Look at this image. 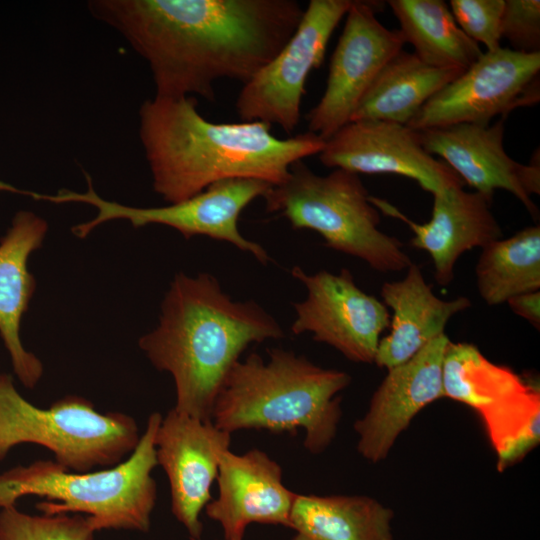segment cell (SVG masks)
<instances>
[{
	"label": "cell",
	"mask_w": 540,
	"mask_h": 540,
	"mask_svg": "<svg viewBox=\"0 0 540 540\" xmlns=\"http://www.w3.org/2000/svg\"><path fill=\"white\" fill-rule=\"evenodd\" d=\"M90 12L148 63L156 97L216 100L213 84H245L294 34L296 0H95Z\"/></svg>",
	"instance_id": "obj_1"
},
{
	"label": "cell",
	"mask_w": 540,
	"mask_h": 540,
	"mask_svg": "<svg viewBox=\"0 0 540 540\" xmlns=\"http://www.w3.org/2000/svg\"><path fill=\"white\" fill-rule=\"evenodd\" d=\"M195 96L154 97L139 108V136L153 188L169 204L233 178L279 185L297 161L318 155L325 141L312 132L287 139L261 122L214 123L197 110Z\"/></svg>",
	"instance_id": "obj_2"
},
{
	"label": "cell",
	"mask_w": 540,
	"mask_h": 540,
	"mask_svg": "<svg viewBox=\"0 0 540 540\" xmlns=\"http://www.w3.org/2000/svg\"><path fill=\"white\" fill-rule=\"evenodd\" d=\"M161 309L159 325L139 347L156 369L172 375L174 409L203 421L211 420L222 383L243 351L284 337L260 305L233 300L208 273L177 274Z\"/></svg>",
	"instance_id": "obj_3"
},
{
	"label": "cell",
	"mask_w": 540,
	"mask_h": 540,
	"mask_svg": "<svg viewBox=\"0 0 540 540\" xmlns=\"http://www.w3.org/2000/svg\"><path fill=\"white\" fill-rule=\"evenodd\" d=\"M238 360L216 396L211 421L228 433L243 429L305 431L304 447L322 453L336 436L342 415L336 396L351 382L340 370L322 368L292 351L273 348Z\"/></svg>",
	"instance_id": "obj_4"
},
{
	"label": "cell",
	"mask_w": 540,
	"mask_h": 540,
	"mask_svg": "<svg viewBox=\"0 0 540 540\" xmlns=\"http://www.w3.org/2000/svg\"><path fill=\"white\" fill-rule=\"evenodd\" d=\"M161 420L160 413H152L134 451L105 470L74 472L54 460H37L2 472L0 509L35 495L47 499L36 505L43 514L84 513L96 532H148L157 499L152 471L158 465L155 435Z\"/></svg>",
	"instance_id": "obj_5"
},
{
	"label": "cell",
	"mask_w": 540,
	"mask_h": 540,
	"mask_svg": "<svg viewBox=\"0 0 540 540\" xmlns=\"http://www.w3.org/2000/svg\"><path fill=\"white\" fill-rule=\"evenodd\" d=\"M369 196L359 175L334 169L320 176L300 160L263 198L267 212L285 217L294 229L319 233L327 247L357 257L373 270L407 269L411 258L401 241L379 229L380 212Z\"/></svg>",
	"instance_id": "obj_6"
},
{
	"label": "cell",
	"mask_w": 540,
	"mask_h": 540,
	"mask_svg": "<svg viewBox=\"0 0 540 540\" xmlns=\"http://www.w3.org/2000/svg\"><path fill=\"white\" fill-rule=\"evenodd\" d=\"M140 436L133 417L100 413L80 396L37 407L17 391L10 375L0 373V460L17 445L32 443L49 449L64 468L87 472L121 463Z\"/></svg>",
	"instance_id": "obj_7"
},
{
	"label": "cell",
	"mask_w": 540,
	"mask_h": 540,
	"mask_svg": "<svg viewBox=\"0 0 540 540\" xmlns=\"http://www.w3.org/2000/svg\"><path fill=\"white\" fill-rule=\"evenodd\" d=\"M444 397L481 417L498 470L520 461L540 440L539 387L493 363L471 343L449 342L443 361Z\"/></svg>",
	"instance_id": "obj_8"
},
{
	"label": "cell",
	"mask_w": 540,
	"mask_h": 540,
	"mask_svg": "<svg viewBox=\"0 0 540 540\" xmlns=\"http://www.w3.org/2000/svg\"><path fill=\"white\" fill-rule=\"evenodd\" d=\"M86 192L60 189L55 194L29 191L27 196L55 204L85 203L96 208V216L75 225L72 232L85 238L97 226L112 220H127L134 227L149 224L169 226L180 232L186 239L196 235L226 241L238 249L253 255L260 263L267 264V251L258 243L245 238L239 231L238 220L241 212L254 199L263 197L271 184L250 178H233L215 182L202 192L177 203L162 207H131L109 201L94 190L92 179L85 173Z\"/></svg>",
	"instance_id": "obj_9"
},
{
	"label": "cell",
	"mask_w": 540,
	"mask_h": 540,
	"mask_svg": "<svg viewBox=\"0 0 540 540\" xmlns=\"http://www.w3.org/2000/svg\"><path fill=\"white\" fill-rule=\"evenodd\" d=\"M353 0H310L291 38L248 82L236 99L242 122L280 126L287 134L297 128L306 80L319 68L335 28Z\"/></svg>",
	"instance_id": "obj_10"
},
{
	"label": "cell",
	"mask_w": 540,
	"mask_h": 540,
	"mask_svg": "<svg viewBox=\"0 0 540 540\" xmlns=\"http://www.w3.org/2000/svg\"><path fill=\"white\" fill-rule=\"evenodd\" d=\"M540 100V53L500 47L482 56L431 97L408 126L414 130L459 123L487 125Z\"/></svg>",
	"instance_id": "obj_11"
},
{
	"label": "cell",
	"mask_w": 540,
	"mask_h": 540,
	"mask_svg": "<svg viewBox=\"0 0 540 540\" xmlns=\"http://www.w3.org/2000/svg\"><path fill=\"white\" fill-rule=\"evenodd\" d=\"M377 2L354 1L330 59L324 93L305 116L308 131L328 140L351 118L364 94L384 67L403 50L399 29L376 17Z\"/></svg>",
	"instance_id": "obj_12"
},
{
	"label": "cell",
	"mask_w": 540,
	"mask_h": 540,
	"mask_svg": "<svg viewBox=\"0 0 540 540\" xmlns=\"http://www.w3.org/2000/svg\"><path fill=\"white\" fill-rule=\"evenodd\" d=\"M291 273L307 289L306 299L293 304L292 333L310 332L314 341L332 346L350 361L374 363L380 336L390 325L385 304L361 290L346 268L339 274L321 270L309 275L295 266Z\"/></svg>",
	"instance_id": "obj_13"
},
{
	"label": "cell",
	"mask_w": 540,
	"mask_h": 540,
	"mask_svg": "<svg viewBox=\"0 0 540 540\" xmlns=\"http://www.w3.org/2000/svg\"><path fill=\"white\" fill-rule=\"evenodd\" d=\"M505 118L487 125L459 123L417 130L424 149L438 156L464 184L490 198L497 189L515 196L533 218L539 210L532 196L540 194L539 154L529 164L512 159L504 148Z\"/></svg>",
	"instance_id": "obj_14"
},
{
	"label": "cell",
	"mask_w": 540,
	"mask_h": 540,
	"mask_svg": "<svg viewBox=\"0 0 540 540\" xmlns=\"http://www.w3.org/2000/svg\"><path fill=\"white\" fill-rule=\"evenodd\" d=\"M321 163L359 174H395L416 181L433 194L463 181L444 162L429 154L417 130L395 122L356 120L325 141Z\"/></svg>",
	"instance_id": "obj_15"
},
{
	"label": "cell",
	"mask_w": 540,
	"mask_h": 540,
	"mask_svg": "<svg viewBox=\"0 0 540 540\" xmlns=\"http://www.w3.org/2000/svg\"><path fill=\"white\" fill-rule=\"evenodd\" d=\"M231 434L172 408L155 435L157 464L169 480L171 511L189 533L200 539V514L211 501L210 488L217 479L222 455L229 450Z\"/></svg>",
	"instance_id": "obj_16"
},
{
	"label": "cell",
	"mask_w": 540,
	"mask_h": 540,
	"mask_svg": "<svg viewBox=\"0 0 540 540\" xmlns=\"http://www.w3.org/2000/svg\"><path fill=\"white\" fill-rule=\"evenodd\" d=\"M450 339L442 334L407 362L388 371L365 415L354 424L366 460H384L399 435L427 405L444 398L443 361Z\"/></svg>",
	"instance_id": "obj_17"
},
{
	"label": "cell",
	"mask_w": 540,
	"mask_h": 540,
	"mask_svg": "<svg viewBox=\"0 0 540 540\" xmlns=\"http://www.w3.org/2000/svg\"><path fill=\"white\" fill-rule=\"evenodd\" d=\"M433 207L428 222L419 224L388 201L369 196L370 202L384 215L405 223L414 233L411 245L426 251L434 265L435 280L448 286L454 278L459 257L475 247L481 249L502 238V229L491 211L492 198L463 189L446 187L432 194Z\"/></svg>",
	"instance_id": "obj_18"
},
{
	"label": "cell",
	"mask_w": 540,
	"mask_h": 540,
	"mask_svg": "<svg viewBox=\"0 0 540 540\" xmlns=\"http://www.w3.org/2000/svg\"><path fill=\"white\" fill-rule=\"evenodd\" d=\"M219 494L205 507L207 516L218 522L225 540H243L251 523L290 528L297 494L282 482V469L265 452L251 449L244 454L227 450L217 475Z\"/></svg>",
	"instance_id": "obj_19"
},
{
	"label": "cell",
	"mask_w": 540,
	"mask_h": 540,
	"mask_svg": "<svg viewBox=\"0 0 540 540\" xmlns=\"http://www.w3.org/2000/svg\"><path fill=\"white\" fill-rule=\"evenodd\" d=\"M44 219L30 211L18 212L0 240V336L14 373L26 388H34L43 374L41 361L27 351L20 338L23 314L35 290L28 259L47 232Z\"/></svg>",
	"instance_id": "obj_20"
},
{
	"label": "cell",
	"mask_w": 540,
	"mask_h": 540,
	"mask_svg": "<svg viewBox=\"0 0 540 540\" xmlns=\"http://www.w3.org/2000/svg\"><path fill=\"white\" fill-rule=\"evenodd\" d=\"M381 297L393 314L390 332L380 339L374 363L387 370L407 362L444 334L448 321L471 306L467 297L438 298L413 263L402 280L383 283Z\"/></svg>",
	"instance_id": "obj_21"
},
{
	"label": "cell",
	"mask_w": 540,
	"mask_h": 540,
	"mask_svg": "<svg viewBox=\"0 0 540 540\" xmlns=\"http://www.w3.org/2000/svg\"><path fill=\"white\" fill-rule=\"evenodd\" d=\"M394 512L365 495L297 494L291 540H393Z\"/></svg>",
	"instance_id": "obj_22"
},
{
	"label": "cell",
	"mask_w": 540,
	"mask_h": 540,
	"mask_svg": "<svg viewBox=\"0 0 540 540\" xmlns=\"http://www.w3.org/2000/svg\"><path fill=\"white\" fill-rule=\"evenodd\" d=\"M462 72L430 66L414 53L401 50L378 73L351 121L370 119L408 125L431 97Z\"/></svg>",
	"instance_id": "obj_23"
},
{
	"label": "cell",
	"mask_w": 540,
	"mask_h": 540,
	"mask_svg": "<svg viewBox=\"0 0 540 540\" xmlns=\"http://www.w3.org/2000/svg\"><path fill=\"white\" fill-rule=\"evenodd\" d=\"M405 43L424 63L436 68L466 70L483 54L479 44L457 25L443 0H390Z\"/></svg>",
	"instance_id": "obj_24"
},
{
	"label": "cell",
	"mask_w": 540,
	"mask_h": 540,
	"mask_svg": "<svg viewBox=\"0 0 540 540\" xmlns=\"http://www.w3.org/2000/svg\"><path fill=\"white\" fill-rule=\"evenodd\" d=\"M480 297L490 306L540 288V226L526 227L482 248L476 265Z\"/></svg>",
	"instance_id": "obj_25"
},
{
	"label": "cell",
	"mask_w": 540,
	"mask_h": 540,
	"mask_svg": "<svg viewBox=\"0 0 540 540\" xmlns=\"http://www.w3.org/2000/svg\"><path fill=\"white\" fill-rule=\"evenodd\" d=\"M95 532L81 514L31 515L16 505L0 509V540H93Z\"/></svg>",
	"instance_id": "obj_26"
},
{
	"label": "cell",
	"mask_w": 540,
	"mask_h": 540,
	"mask_svg": "<svg viewBox=\"0 0 540 540\" xmlns=\"http://www.w3.org/2000/svg\"><path fill=\"white\" fill-rule=\"evenodd\" d=\"M451 13L460 29L486 51L501 47V20L505 0H451Z\"/></svg>",
	"instance_id": "obj_27"
},
{
	"label": "cell",
	"mask_w": 540,
	"mask_h": 540,
	"mask_svg": "<svg viewBox=\"0 0 540 540\" xmlns=\"http://www.w3.org/2000/svg\"><path fill=\"white\" fill-rule=\"evenodd\" d=\"M500 35L511 50L540 53V1L505 0Z\"/></svg>",
	"instance_id": "obj_28"
},
{
	"label": "cell",
	"mask_w": 540,
	"mask_h": 540,
	"mask_svg": "<svg viewBox=\"0 0 540 540\" xmlns=\"http://www.w3.org/2000/svg\"><path fill=\"white\" fill-rule=\"evenodd\" d=\"M518 316L527 320L537 330L540 328V291L520 294L506 302Z\"/></svg>",
	"instance_id": "obj_29"
},
{
	"label": "cell",
	"mask_w": 540,
	"mask_h": 540,
	"mask_svg": "<svg viewBox=\"0 0 540 540\" xmlns=\"http://www.w3.org/2000/svg\"><path fill=\"white\" fill-rule=\"evenodd\" d=\"M191 540H200V539H191Z\"/></svg>",
	"instance_id": "obj_30"
}]
</instances>
